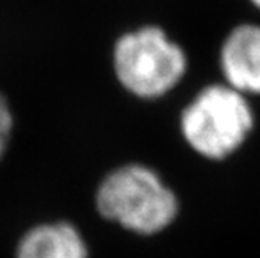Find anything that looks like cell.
I'll list each match as a JSON object with an SVG mask.
<instances>
[{
  "label": "cell",
  "instance_id": "cell-1",
  "mask_svg": "<svg viewBox=\"0 0 260 258\" xmlns=\"http://www.w3.org/2000/svg\"><path fill=\"white\" fill-rule=\"evenodd\" d=\"M109 60L121 89L141 101L167 97L190 70L183 44L154 22L121 32L113 41Z\"/></svg>",
  "mask_w": 260,
  "mask_h": 258
},
{
  "label": "cell",
  "instance_id": "cell-2",
  "mask_svg": "<svg viewBox=\"0 0 260 258\" xmlns=\"http://www.w3.org/2000/svg\"><path fill=\"white\" fill-rule=\"evenodd\" d=\"M94 203L104 219L141 237L165 232L180 211L175 191L158 171L141 163L109 171L96 188Z\"/></svg>",
  "mask_w": 260,
  "mask_h": 258
},
{
  "label": "cell",
  "instance_id": "cell-3",
  "mask_svg": "<svg viewBox=\"0 0 260 258\" xmlns=\"http://www.w3.org/2000/svg\"><path fill=\"white\" fill-rule=\"evenodd\" d=\"M180 133L193 151L207 159H225L253 129L248 97L225 82L203 86L180 113Z\"/></svg>",
  "mask_w": 260,
  "mask_h": 258
},
{
  "label": "cell",
  "instance_id": "cell-4",
  "mask_svg": "<svg viewBox=\"0 0 260 258\" xmlns=\"http://www.w3.org/2000/svg\"><path fill=\"white\" fill-rule=\"evenodd\" d=\"M225 84L248 96H260V24L242 22L226 32L218 47Z\"/></svg>",
  "mask_w": 260,
  "mask_h": 258
},
{
  "label": "cell",
  "instance_id": "cell-5",
  "mask_svg": "<svg viewBox=\"0 0 260 258\" xmlns=\"http://www.w3.org/2000/svg\"><path fill=\"white\" fill-rule=\"evenodd\" d=\"M15 258H89V248L79 228L73 223H39L22 235Z\"/></svg>",
  "mask_w": 260,
  "mask_h": 258
},
{
  "label": "cell",
  "instance_id": "cell-6",
  "mask_svg": "<svg viewBox=\"0 0 260 258\" xmlns=\"http://www.w3.org/2000/svg\"><path fill=\"white\" fill-rule=\"evenodd\" d=\"M14 111L12 106L4 92H0V159L4 158L5 151L9 148L10 136L14 131Z\"/></svg>",
  "mask_w": 260,
  "mask_h": 258
},
{
  "label": "cell",
  "instance_id": "cell-7",
  "mask_svg": "<svg viewBox=\"0 0 260 258\" xmlns=\"http://www.w3.org/2000/svg\"><path fill=\"white\" fill-rule=\"evenodd\" d=\"M248 4H250L253 9L258 10V12H260V0H248Z\"/></svg>",
  "mask_w": 260,
  "mask_h": 258
}]
</instances>
